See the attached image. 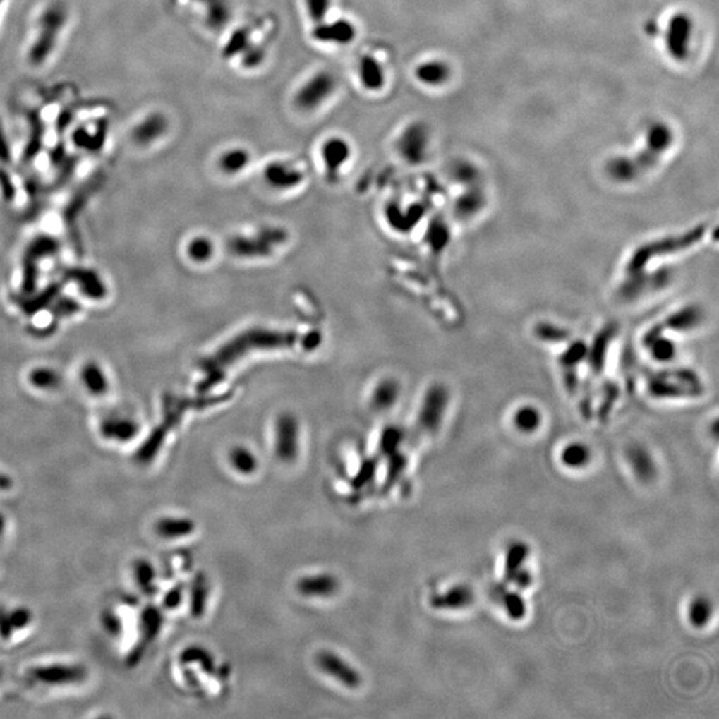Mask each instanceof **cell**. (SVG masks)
Here are the masks:
<instances>
[{
  "mask_svg": "<svg viewBox=\"0 0 719 719\" xmlns=\"http://www.w3.org/2000/svg\"><path fill=\"white\" fill-rule=\"evenodd\" d=\"M713 228L708 223H699L684 231L646 240L627 255L622 272L639 271L687 253L708 238Z\"/></svg>",
  "mask_w": 719,
  "mask_h": 719,
  "instance_id": "1",
  "label": "cell"
},
{
  "mask_svg": "<svg viewBox=\"0 0 719 719\" xmlns=\"http://www.w3.org/2000/svg\"><path fill=\"white\" fill-rule=\"evenodd\" d=\"M672 135L667 127L657 126L646 139V147L634 156L614 157L606 164V175L617 184H633L660 164L672 145Z\"/></svg>",
  "mask_w": 719,
  "mask_h": 719,
  "instance_id": "2",
  "label": "cell"
},
{
  "mask_svg": "<svg viewBox=\"0 0 719 719\" xmlns=\"http://www.w3.org/2000/svg\"><path fill=\"white\" fill-rule=\"evenodd\" d=\"M645 390L654 401H689L702 397L706 385L690 366H658L645 377Z\"/></svg>",
  "mask_w": 719,
  "mask_h": 719,
  "instance_id": "3",
  "label": "cell"
},
{
  "mask_svg": "<svg viewBox=\"0 0 719 719\" xmlns=\"http://www.w3.org/2000/svg\"><path fill=\"white\" fill-rule=\"evenodd\" d=\"M675 280V272L667 264H657L639 271L622 272L614 288V297L622 306H637L666 292Z\"/></svg>",
  "mask_w": 719,
  "mask_h": 719,
  "instance_id": "4",
  "label": "cell"
},
{
  "mask_svg": "<svg viewBox=\"0 0 719 719\" xmlns=\"http://www.w3.org/2000/svg\"><path fill=\"white\" fill-rule=\"evenodd\" d=\"M452 393L444 382H432L420 400L416 428L423 436H433L440 430L450 406Z\"/></svg>",
  "mask_w": 719,
  "mask_h": 719,
  "instance_id": "5",
  "label": "cell"
},
{
  "mask_svg": "<svg viewBox=\"0 0 719 719\" xmlns=\"http://www.w3.org/2000/svg\"><path fill=\"white\" fill-rule=\"evenodd\" d=\"M588 357V342L573 337L565 345L557 357V365L561 372L562 387L569 396L576 397L582 387L581 369L585 368Z\"/></svg>",
  "mask_w": 719,
  "mask_h": 719,
  "instance_id": "6",
  "label": "cell"
},
{
  "mask_svg": "<svg viewBox=\"0 0 719 719\" xmlns=\"http://www.w3.org/2000/svg\"><path fill=\"white\" fill-rule=\"evenodd\" d=\"M708 320L706 309L699 303H684L654 322L657 330L674 337L689 336L701 330Z\"/></svg>",
  "mask_w": 719,
  "mask_h": 719,
  "instance_id": "7",
  "label": "cell"
},
{
  "mask_svg": "<svg viewBox=\"0 0 719 719\" xmlns=\"http://www.w3.org/2000/svg\"><path fill=\"white\" fill-rule=\"evenodd\" d=\"M618 334H620L618 322L610 321L603 324L601 328L594 333L593 339L588 342V357L585 368L588 369L591 377L600 378L603 375L606 364L609 361L612 346Z\"/></svg>",
  "mask_w": 719,
  "mask_h": 719,
  "instance_id": "8",
  "label": "cell"
},
{
  "mask_svg": "<svg viewBox=\"0 0 719 719\" xmlns=\"http://www.w3.org/2000/svg\"><path fill=\"white\" fill-rule=\"evenodd\" d=\"M274 452L280 461L292 462L300 452V424L295 414L282 413L274 424Z\"/></svg>",
  "mask_w": 719,
  "mask_h": 719,
  "instance_id": "9",
  "label": "cell"
},
{
  "mask_svg": "<svg viewBox=\"0 0 719 719\" xmlns=\"http://www.w3.org/2000/svg\"><path fill=\"white\" fill-rule=\"evenodd\" d=\"M641 345L648 358L658 366L674 364L679 354L677 337L660 332L653 324L642 333Z\"/></svg>",
  "mask_w": 719,
  "mask_h": 719,
  "instance_id": "10",
  "label": "cell"
},
{
  "mask_svg": "<svg viewBox=\"0 0 719 719\" xmlns=\"http://www.w3.org/2000/svg\"><path fill=\"white\" fill-rule=\"evenodd\" d=\"M28 678L46 686L78 684L87 678V669L82 665H42L31 667Z\"/></svg>",
  "mask_w": 719,
  "mask_h": 719,
  "instance_id": "11",
  "label": "cell"
},
{
  "mask_svg": "<svg viewBox=\"0 0 719 719\" xmlns=\"http://www.w3.org/2000/svg\"><path fill=\"white\" fill-rule=\"evenodd\" d=\"M336 79L328 72H319L308 79L296 95V104L304 111H313L328 102L336 91Z\"/></svg>",
  "mask_w": 719,
  "mask_h": 719,
  "instance_id": "12",
  "label": "cell"
},
{
  "mask_svg": "<svg viewBox=\"0 0 719 719\" xmlns=\"http://www.w3.org/2000/svg\"><path fill=\"white\" fill-rule=\"evenodd\" d=\"M64 19H66V15H64L63 8L59 6L51 7L43 15V18L40 20L42 31L36 37V42L30 52V58L35 64H40L42 61H44L47 55H49L51 51L55 47L56 34L64 23Z\"/></svg>",
  "mask_w": 719,
  "mask_h": 719,
  "instance_id": "13",
  "label": "cell"
},
{
  "mask_svg": "<svg viewBox=\"0 0 719 719\" xmlns=\"http://www.w3.org/2000/svg\"><path fill=\"white\" fill-rule=\"evenodd\" d=\"M488 205V196L480 184L465 187V191L456 198L452 205V213L456 222L468 224L474 222Z\"/></svg>",
  "mask_w": 719,
  "mask_h": 719,
  "instance_id": "14",
  "label": "cell"
},
{
  "mask_svg": "<svg viewBox=\"0 0 719 719\" xmlns=\"http://www.w3.org/2000/svg\"><path fill=\"white\" fill-rule=\"evenodd\" d=\"M163 613L156 606H147L140 614V641L128 654V665L133 666L142 660L147 646L156 639L163 627Z\"/></svg>",
  "mask_w": 719,
  "mask_h": 719,
  "instance_id": "15",
  "label": "cell"
},
{
  "mask_svg": "<svg viewBox=\"0 0 719 719\" xmlns=\"http://www.w3.org/2000/svg\"><path fill=\"white\" fill-rule=\"evenodd\" d=\"M264 183L277 192H288L298 187L303 180L304 174L291 163L286 162H272L262 171Z\"/></svg>",
  "mask_w": 719,
  "mask_h": 719,
  "instance_id": "16",
  "label": "cell"
},
{
  "mask_svg": "<svg viewBox=\"0 0 719 719\" xmlns=\"http://www.w3.org/2000/svg\"><path fill=\"white\" fill-rule=\"evenodd\" d=\"M320 156L327 176L336 180L340 176L345 165L349 163L352 157V150L349 143L342 138H330L322 144Z\"/></svg>",
  "mask_w": 719,
  "mask_h": 719,
  "instance_id": "17",
  "label": "cell"
},
{
  "mask_svg": "<svg viewBox=\"0 0 719 719\" xmlns=\"http://www.w3.org/2000/svg\"><path fill=\"white\" fill-rule=\"evenodd\" d=\"M316 660L322 672L337 679L340 684H345L351 689H356L361 684L360 672H356L349 663H346L337 654L328 650H322L318 654Z\"/></svg>",
  "mask_w": 719,
  "mask_h": 719,
  "instance_id": "18",
  "label": "cell"
},
{
  "mask_svg": "<svg viewBox=\"0 0 719 719\" xmlns=\"http://www.w3.org/2000/svg\"><path fill=\"white\" fill-rule=\"evenodd\" d=\"M402 385L400 380L392 376L381 377L375 382L369 394L370 408L376 412H388L400 401Z\"/></svg>",
  "mask_w": 719,
  "mask_h": 719,
  "instance_id": "19",
  "label": "cell"
},
{
  "mask_svg": "<svg viewBox=\"0 0 719 719\" xmlns=\"http://www.w3.org/2000/svg\"><path fill=\"white\" fill-rule=\"evenodd\" d=\"M426 135L424 131L416 126L404 131L397 140L399 155L409 164L423 163L426 156Z\"/></svg>",
  "mask_w": 719,
  "mask_h": 719,
  "instance_id": "20",
  "label": "cell"
},
{
  "mask_svg": "<svg viewBox=\"0 0 719 719\" xmlns=\"http://www.w3.org/2000/svg\"><path fill=\"white\" fill-rule=\"evenodd\" d=\"M531 336L536 342L555 348H561L574 337L570 328L552 320L536 321L531 328Z\"/></svg>",
  "mask_w": 719,
  "mask_h": 719,
  "instance_id": "21",
  "label": "cell"
},
{
  "mask_svg": "<svg viewBox=\"0 0 719 719\" xmlns=\"http://www.w3.org/2000/svg\"><path fill=\"white\" fill-rule=\"evenodd\" d=\"M296 586H297L298 593L306 597L328 598L337 593V590L340 588V582L332 574L321 573V574H312V576L300 578Z\"/></svg>",
  "mask_w": 719,
  "mask_h": 719,
  "instance_id": "22",
  "label": "cell"
},
{
  "mask_svg": "<svg viewBox=\"0 0 719 719\" xmlns=\"http://www.w3.org/2000/svg\"><path fill=\"white\" fill-rule=\"evenodd\" d=\"M543 423V414L541 409L531 402L521 404L512 413V424L517 432L524 435L536 433Z\"/></svg>",
  "mask_w": 719,
  "mask_h": 719,
  "instance_id": "23",
  "label": "cell"
},
{
  "mask_svg": "<svg viewBox=\"0 0 719 719\" xmlns=\"http://www.w3.org/2000/svg\"><path fill=\"white\" fill-rule=\"evenodd\" d=\"M474 601V593L468 586H454L452 589L447 590L445 593L435 594L430 598V605L435 609H442V610H456L468 608Z\"/></svg>",
  "mask_w": 719,
  "mask_h": 719,
  "instance_id": "24",
  "label": "cell"
},
{
  "mask_svg": "<svg viewBox=\"0 0 719 719\" xmlns=\"http://www.w3.org/2000/svg\"><path fill=\"white\" fill-rule=\"evenodd\" d=\"M313 35L318 40L324 43L348 44L354 39L356 28L354 24L349 23L348 20H337L325 25L320 24Z\"/></svg>",
  "mask_w": 719,
  "mask_h": 719,
  "instance_id": "25",
  "label": "cell"
},
{
  "mask_svg": "<svg viewBox=\"0 0 719 719\" xmlns=\"http://www.w3.org/2000/svg\"><path fill=\"white\" fill-rule=\"evenodd\" d=\"M196 531V524L184 517H164L155 524V531L164 540H177L191 536Z\"/></svg>",
  "mask_w": 719,
  "mask_h": 719,
  "instance_id": "26",
  "label": "cell"
},
{
  "mask_svg": "<svg viewBox=\"0 0 719 719\" xmlns=\"http://www.w3.org/2000/svg\"><path fill=\"white\" fill-rule=\"evenodd\" d=\"M627 460L634 474L644 481H648L655 474V465L648 449L642 445H632L627 449Z\"/></svg>",
  "mask_w": 719,
  "mask_h": 719,
  "instance_id": "27",
  "label": "cell"
},
{
  "mask_svg": "<svg viewBox=\"0 0 719 719\" xmlns=\"http://www.w3.org/2000/svg\"><path fill=\"white\" fill-rule=\"evenodd\" d=\"M690 31H691V24L687 18L678 16L672 20L670 24V32H669V48L674 56L684 58V54H686V47H689Z\"/></svg>",
  "mask_w": 719,
  "mask_h": 719,
  "instance_id": "28",
  "label": "cell"
},
{
  "mask_svg": "<svg viewBox=\"0 0 719 719\" xmlns=\"http://www.w3.org/2000/svg\"><path fill=\"white\" fill-rule=\"evenodd\" d=\"M250 163V155L244 148L226 150L219 157V169L226 176L243 174Z\"/></svg>",
  "mask_w": 719,
  "mask_h": 719,
  "instance_id": "29",
  "label": "cell"
},
{
  "mask_svg": "<svg viewBox=\"0 0 719 719\" xmlns=\"http://www.w3.org/2000/svg\"><path fill=\"white\" fill-rule=\"evenodd\" d=\"M139 426L128 418H109L102 425V433L108 440L126 442L138 435Z\"/></svg>",
  "mask_w": 719,
  "mask_h": 719,
  "instance_id": "30",
  "label": "cell"
},
{
  "mask_svg": "<svg viewBox=\"0 0 719 719\" xmlns=\"http://www.w3.org/2000/svg\"><path fill=\"white\" fill-rule=\"evenodd\" d=\"M493 594H495V600H498L504 605L507 615L510 618L521 620L525 615L526 606H525V602L522 600V597L519 596V593L507 590V584L502 582L500 585H495L493 588Z\"/></svg>",
  "mask_w": 719,
  "mask_h": 719,
  "instance_id": "31",
  "label": "cell"
},
{
  "mask_svg": "<svg viewBox=\"0 0 719 719\" xmlns=\"http://www.w3.org/2000/svg\"><path fill=\"white\" fill-rule=\"evenodd\" d=\"M132 573L136 585L144 594L152 596L156 593V569L148 560L138 558L132 565Z\"/></svg>",
  "mask_w": 719,
  "mask_h": 719,
  "instance_id": "32",
  "label": "cell"
},
{
  "mask_svg": "<svg viewBox=\"0 0 719 719\" xmlns=\"http://www.w3.org/2000/svg\"><path fill=\"white\" fill-rule=\"evenodd\" d=\"M229 462L236 472L243 476H249L259 468V460L256 454L243 445H237L229 452Z\"/></svg>",
  "mask_w": 719,
  "mask_h": 719,
  "instance_id": "33",
  "label": "cell"
},
{
  "mask_svg": "<svg viewBox=\"0 0 719 719\" xmlns=\"http://www.w3.org/2000/svg\"><path fill=\"white\" fill-rule=\"evenodd\" d=\"M187 255L196 264H208L216 255V244L210 236L193 237L188 243Z\"/></svg>",
  "mask_w": 719,
  "mask_h": 719,
  "instance_id": "34",
  "label": "cell"
},
{
  "mask_svg": "<svg viewBox=\"0 0 719 719\" xmlns=\"http://www.w3.org/2000/svg\"><path fill=\"white\" fill-rule=\"evenodd\" d=\"M165 128H167L165 119L162 115H152L145 119L139 127H136L135 140L144 144L154 142L164 133Z\"/></svg>",
  "mask_w": 719,
  "mask_h": 719,
  "instance_id": "35",
  "label": "cell"
},
{
  "mask_svg": "<svg viewBox=\"0 0 719 719\" xmlns=\"http://www.w3.org/2000/svg\"><path fill=\"white\" fill-rule=\"evenodd\" d=\"M449 75V68L442 61H428L424 64H420L416 70L417 79L428 85H440L447 80Z\"/></svg>",
  "mask_w": 719,
  "mask_h": 719,
  "instance_id": "36",
  "label": "cell"
},
{
  "mask_svg": "<svg viewBox=\"0 0 719 719\" xmlns=\"http://www.w3.org/2000/svg\"><path fill=\"white\" fill-rule=\"evenodd\" d=\"M360 80L368 90H380L384 82V68L373 58L365 56L360 64Z\"/></svg>",
  "mask_w": 719,
  "mask_h": 719,
  "instance_id": "37",
  "label": "cell"
},
{
  "mask_svg": "<svg viewBox=\"0 0 719 719\" xmlns=\"http://www.w3.org/2000/svg\"><path fill=\"white\" fill-rule=\"evenodd\" d=\"M529 555V548L525 543H513L507 550V564H505V576L504 584L509 585L513 577L522 569L526 557Z\"/></svg>",
  "mask_w": 719,
  "mask_h": 719,
  "instance_id": "38",
  "label": "cell"
},
{
  "mask_svg": "<svg viewBox=\"0 0 719 719\" xmlns=\"http://www.w3.org/2000/svg\"><path fill=\"white\" fill-rule=\"evenodd\" d=\"M561 460L566 466L577 469L585 466L590 460V450L582 442H572L562 449Z\"/></svg>",
  "mask_w": 719,
  "mask_h": 719,
  "instance_id": "39",
  "label": "cell"
},
{
  "mask_svg": "<svg viewBox=\"0 0 719 719\" xmlns=\"http://www.w3.org/2000/svg\"><path fill=\"white\" fill-rule=\"evenodd\" d=\"M426 243L435 252H444L450 240V231L447 223L441 219L433 222L426 232Z\"/></svg>",
  "mask_w": 719,
  "mask_h": 719,
  "instance_id": "40",
  "label": "cell"
},
{
  "mask_svg": "<svg viewBox=\"0 0 719 719\" xmlns=\"http://www.w3.org/2000/svg\"><path fill=\"white\" fill-rule=\"evenodd\" d=\"M208 598V585L203 574L196 576L191 588V612L193 617H201L205 610Z\"/></svg>",
  "mask_w": 719,
  "mask_h": 719,
  "instance_id": "41",
  "label": "cell"
},
{
  "mask_svg": "<svg viewBox=\"0 0 719 719\" xmlns=\"http://www.w3.org/2000/svg\"><path fill=\"white\" fill-rule=\"evenodd\" d=\"M618 399H620V387L614 382L605 384V387L602 389L601 405L598 408V416L602 421L608 420V417L610 416V412L613 411Z\"/></svg>",
  "mask_w": 719,
  "mask_h": 719,
  "instance_id": "42",
  "label": "cell"
},
{
  "mask_svg": "<svg viewBox=\"0 0 719 719\" xmlns=\"http://www.w3.org/2000/svg\"><path fill=\"white\" fill-rule=\"evenodd\" d=\"M180 660L183 663H192V662H198L199 665H201V667H204L208 672H213V658L211 657V654L203 648H196V646H192V648H186L183 653H181V657Z\"/></svg>",
  "mask_w": 719,
  "mask_h": 719,
  "instance_id": "43",
  "label": "cell"
},
{
  "mask_svg": "<svg viewBox=\"0 0 719 719\" xmlns=\"http://www.w3.org/2000/svg\"><path fill=\"white\" fill-rule=\"evenodd\" d=\"M404 430L401 428L389 426L384 430L381 437V449L385 454H394L401 447V442L404 441Z\"/></svg>",
  "mask_w": 719,
  "mask_h": 719,
  "instance_id": "44",
  "label": "cell"
},
{
  "mask_svg": "<svg viewBox=\"0 0 719 719\" xmlns=\"http://www.w3.org/2000/svg\"><path fill=\"white\" fill-rule=\"evenodd\" d=\"M8 617H10V622H11L15 632H22L31 625L34 621L32 610L27 606H16V608L8 609Z\"/></svg>",
  "mask_w": 719,
  "mask_h": 719,
  "instance_id": "45",
  "label": "cell"
},
{
  "mask_svg": "<svg viewBox=\"0 0 719 719\" xmlns=\"http://www.w3.org/2000/svg\"><path fill=\"white\" fill-rule=\"evenodd\" d=\"M711 613H713V610H711L710 602L705 598H699V600H696L690 608V620H691L693 625L702 627L708 624V621H710Z\"/></svg>",
  "mask_w": 719,
  "mask_h": 719,
  "instance_id": "46",
  "label": "cell"
},
{
  "mask_svg": "<svg viewBox=\"0 0 719 719\" xmlns=\"http://www.w3.org/2000/svg\"><path fill=\"white\" fill-rule=\"evenodd\" d=\"M332 0H306L308 15L312 20L321 23L330 12Z\"/></svg>",
  "mask_w": 719,
  "mask_h": 719,
  "instance_id": "47",
  "label": "cell"
},
{
  "mask_svg": "<svg viewBox=\"0 0 719 719\" xmlns=\"http://www.w3.org/2000/svg\"><path fill=\"white\" fill-rule=\"evenodd\" d=\"M84 377H85V382L87 385L91 388L92 392L96 393H102L106 390V381L103 375L100 373V370L95 365L88 366L87 370L84 372Z\"/></svg>",
  "mask_w": 719,
  "mask_h": 719,
  "instance_id": "48",
  "label": "cell"
},
{
  "mask_svg": "<svg viewBox=\"0 0 719 719\" xmlns=\"http://www.w3.org/2000/svg\"><path fill=\"white\" fill-rule=\"evenodd\" d=\"M102 625L109 636L118 637L123 630L121 620L112 610H106L102 613Z\"/></svg>",
  "mask_w": 719,
  "mask_h": 719,
  "instance_id": "49",
  "label": "cell"
},
{
  "mask_svg": "<svg viewBox=\"0 0 719 719\" xmlns=\"http://www.w3.org/2000/svg\"><path fill=\"white\" fill-rule=\"evenodd\" d=\"M15 634V630L10 622L8 617V609L4 606H0V639L1 641H10Z\"/></svg>",
  "mask_w": 719,
  "mask_h": 719,
  "instance_id": "50",
  "label": "cell"
},
{
  "mask_svg": "<svg viewBox=\"0 0 719 719\" xmlns=\"http://www.w3.org/2000/svg\"><path fill=\"white\" fill-rule=\"evenodd\" d=\"M181 601H183V589L180 586H177V588H174L165 593L163 605L167 609H176L180 606Z\"/></svg>",
  "mask_w": 719,
  "mask_h": 719,
  "instance_id": "51",
  "label": "cell"
},
{
  "mask_svg": "<svg viewBox=\"0 0 719 719\" xmlns=\"http://www.w3.org/2000/svg\"><path fill=\"white\" fill-rule=\"evenodd\" d=\"M533 582V578H531V572L526 570V569H521L519 573L513 577L510 584H514L519 589H528Z\"/></svg>",
  "mask_w": 719,
  "mask_h": 719,
  "instance_id": "52",
  "label": "cell"
},
{
  "mask_svg": "<svg viewBox=\"0 0 719 719\" xmlns=\"http://www.w3.org/2000/svg\"><path fill=\"white\" fill-rule=\"evenodd\" d=\"M34 377H35L34 380H35L36 384L40 385V387H47V385L49 387V385H52L56 381L49 372H36Z\"/></svg>",
  "mask_w": 719,
  "mask_h": 719,
  "instance_id": "53",
  "label": "cell"
},
{
  "mask_svg": "<svg viewBox=\"0 0 719 719\" xmlns=\"http://www.w3.org/2000/svg\"><path fill=\"white\" fill-rule=\"evenodd\" d=\"M13 486L15 483L11 476H8L7 473L0 472V492H10Z\"/></svg>",
  "mask_w": 719,
  "mask_h": 719,
  "instance_id": "54",
  "label": "cell"
},
{
  "mask_svg": "<svg viewBox=\"0 0 719 719\" xmlns=\"http://www.w3.org/2000/svg\"><path fill=\"white\" fill-rule=\"evenodd\" d=\"M3 132L0 130V157L3 160H8L10 155H8V148H7V142L4 140V136L1 135Z\"/></svg>",
  "mask_w": 719,
  "mask_h": 719,
  "instance_id": "55",
  "label": "cell"
},
{
  "mask_svg": "<svg viewBox=\"0 0 719 719\" xmlns=\"http://www.w3.org/2000/svg\"><path fill=\"white\" fill-rule=\"evenodd\" d=\"M6 529H7V519H6V516L0 512V537L6 533Z\"/></svg>",
  "mask_w": 719,
  "mask_h": 719,
  "instance_id": "56",
  "label": "cell"
}]
</instances>
